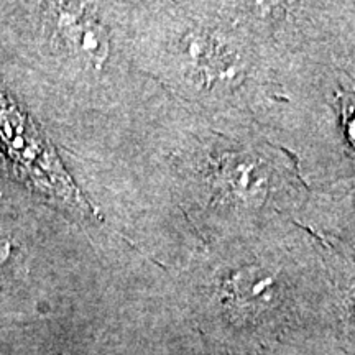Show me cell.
<instances>
[{
  "label": "cell",
  "instance_id": "1",
  "mask_svg": "<svg viewBox=\"0 0 355 355\" xmlns=\"http://www.w3.org/2000/svg\"><path fill=\"white\" fill-rule=\"evenodd\" d=\"M60 38L74 56L99 66L109 53V37L104 26L84 8L61 7L58 15Z\"/></svg>",
  "mask_w": 355,
  "mask_h": 355
},
{
  "label": "cell",
  "instance_id": "2",
  "mask_svg": "<svg viewBox=\"0 0 355 355\" xmlns=\"http://www.w3.org/2000/svg\"><path fill=\"white\" fill-rule=\"evenodd\" d=\"M20 260V247L0 230V270L19 268Z\"/></svg>",
  "mask_w": 355,
  "mask_h": 355
}]
</instances>
